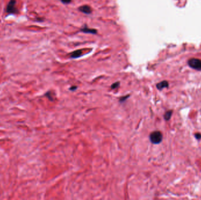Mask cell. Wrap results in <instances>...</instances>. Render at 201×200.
I'll return each instance as SVG.
<instances>
[{
    "mask_svg": "<svg viewBox=\"0 0 201 200\" xmlns=\"http://www.w3.org/2000/svg\"><path fill=\"white\" fill-rule=\"evenodd\" d=\"M16 0H10L6 7L5 12L7 15H16L18 14V9L16 6Z\"/></svg>",
    "mask_w": 201,
    "mask_h": 200,
    "instance_id": "obj_1",
    "label": "cell"
},
{
    "mask_svg": "<svg viewBox=\"0 0 201 200\" xmlns=\"http://www.w3.org/2000/svg\"><path fill=\"white\" fill-rule=\"evenodd\" d=\"M162 135L159 131H155L150 135V140L153 144H159L162 140Z\"/></svg>",
    "mask_w": 201,
    "mask_h": 200,
    "instance_id": "obj_2",
    "label": "cell"
},
{
    "mask_svg": "<svg viewBox=\"0 0 201 200\" xmlns=\"http://www.w3.org/2000/svg\"><path fill=\"white\" fill-rule=\"evenodd\" d=\"M188 63L190 68L198 71H201V60L200 59L192 58L189 60Z\"/></svg>",
    "mask_w": 201,
    "mask_h": 200,
    "instance_id": "obj_3",
    "label": "cell"
},
{
    "mask_svg": "<svg viewBox=\"0 0 201 200\" xmlns=\"http://www.w3.org/2000/svg\"><path fill=\"white\" fill-rule=\"evenodd\" d=\"M79 10L81 11L82 13L86 14H89L91 13V8L88 5H84L81 6L79 8Z\"/></svg>",
    "mask_w": 201,
    "mask_h": 200,
    "instance_id": "obj_4",
    "label": "cell"
},
{
    "mask_svg": "<svg viewBox=\"0 0 201 200\" xmlns=\"http://www.w3.org/2000/svg\"><path fill=\"white\" fill-rule=\"evenodd\" d=\"M168 86V82L167 81H162L157 84L156 85V87L159 90H162L163 88H167Z\"/></svg>",
    "mask_w": 201,
    "mask_h": 200,
    "instance_id": "obj_5",
    "label": "cell"
},
{
    "mask_svg": "<svg viewBox=\"0 0 201 200\" xmlns=\"http://www.w3.org/2000/svg\"><path fill=\"white\" fill-rule=\"evenodd\" d=\"M82 31L85 32V33H91V34H95L97 32V30L94 29H90V28H82Z\"/></svg>",
    "mask_w": 201,
    "mask_h": 200,
    "instance_id": "obj_6",
    "label": "cell"
},
{
    "mask_svg": "<svg viewBox=\"0 0 201 200\" xmlns=\"http://www.w3.org/2000/svg\"><path fill=\"white\" fill-rule=\"evenodd\" d=\"M81 54H82V50H76L71 53V57L73 58H76L79 57L81 55Z\"/></svg>",
    "mask_w": 201,
    "mask_h": 200,
    "instance_id": "obj_7",
    "label": "cell"
},
{
    "mask_svg": "<svg viewBox=\"0 0 201 200\" xmlns=\"http://www.w3.org/2000/svg\"><path fill=\"white\" fill-rule=\"evenodd\" d=\"M172 111H168L166 112L165 113V115H164V118L166 120H169L172 116Z\"/></svg>",
    "mask_w": 201,
    "mask_h": 200,
    "instance_id": "obj_8",
    "label": "cell"
},
{
    "mask_svg": "<svg viewBox=\"0 0 201 200\" xmlns=\"http://www.w3.org/2000/svg\"><path fill=\"white\" fill-rule=\"evenodd\" d=\"M119 85V82L115 83H113V85L111 86V88H112L113 89H115V88H118Z\"/></svg>",
    "mask_w": 201,
    "mask_h": 200,
    "instance_id": "obj_9",
    "label": "cell"
},
{
    "mask_svg": "<svg viewBox=\"0 0 201 200\" xmlns=\"http://www.w3.org/2000/svg\"><path fill=\"white\" fill-rule=\"evenodd\" d=\"M61 1H62L63 3H64V4H68L71 2V0H61Z\"/></svg>",
    "mask_w": 201,
    "mask_h": 200,
    "instance_id": "obj_10",
    "label": "cell"
},
{
    "mask_svg": "<svg viewBox=\"0 0 201 200\" xmlns=\"http://www.w3.org/2000/svg\"><path fill=\"white\" fill-rule=\"evenodd\" d=\"M197 135H196V137L198 139H199L201 138V135L200 134H196Z\"/></svg>",
    "mask_w": 201,
    "mask_h": 200,
    "instance_id": "obj_11",
    "label": "cell"
}]
</instances>
